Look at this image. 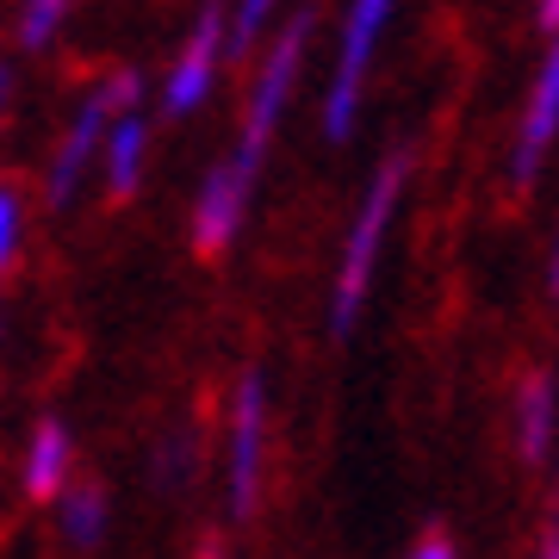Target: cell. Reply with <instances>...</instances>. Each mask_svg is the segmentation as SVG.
<instances>
[{
  "mask_svg": "<svg viewBox=\"0 0 559 559\" xmlns=\"http://www.w3.org/2000/svg\"><path fill=\"white\" fill-rule=\"evenodd\" d=\"M399 193H404V156H392L373 175L367 200H360V218L348 230V249H342V274H336V299H330V336H348L360 318V299L373 286V261H380V242H385V224L399 212Z\"/></svg>",
  "mask_w": 559,
  "mask_h": 559,
  "instance_id": "6da1fadb",
  "label": "cell"
},
{
  "mask_svg": "<svg viewBox=\"0 0 559 559\" xmlns=\"http://www.w3.org/2000/svg\"><path fill=\"white\" fill-rule=\"evenodd\" d=\"M305 38H311V13H299V20L280 32L274 50H267V62H261V75H255V94H249L242 143L230 150V156H224V168H230V175H242L249 187H255L261 156H267V143H274V124H280V112H286V94H293V81H299Z\"/></svg>",
  "mask_w": 559,
  "mask_h": 559,
  "instance_id": "7a4b0ae2",
  "label": "cell"
},
{
  "mask_svg": "<svg viewBox=\"0 0 559 559\" xmlns=\"http://www.w3.org/2000/svg\"><path fill=\"white\" fill-rule=\"evenodd\" d=\"M392 20V0H355L348 7V25H342V50H336V81H330V100H323V138L348 143L360 112V81H367V62L380 50V32Z\"/></svg>",
  "mask_w": 559,
  "mask_h": 559,
  "instance_id": "3957f363",
  "label": "cell"
},
{
  "mask_svg": "<svg viewBox=\"0 0 559 559\" xmlns=\"http://www.w3.org/2000/svg\"><path fill=\"white\" fill-rule=\"evenodd\" d=\"M554 138H559V32H554L547 62H540V75H535V94H528V106H522L516 156H510V180H516V187H535V175H540V162H547V150H554Z\"/></svg>",
  "mask_w": 559,
  "mask_h": 559,
  "instance_id": "277c9868",
  "label": "cell"
},
{
  "mask_svg": "<svg viewBox=\"0 0 559 559\" xmlns=\"http://www.w3.org/2000/svg\"><path fill=\"white\" fill-rule=\"evenodd\" d=\"M261 423H267V385L261 373H242L237 385V429H230V510L249 516L261 491Z\"/></svg>",
  "mask_w": 559,
  "mask_h": 559,
  "instance_id": "5b68a950",
  "label": "cell"
},
{
  "mask_svg": "<svg viewBox=\"0 0 559 559\" xmlns=\"http://www.w3.org/2000/svg\"><path fill=\"white\" fill-rule=\"evenodd\" d=\"M249 180L242 175H230V168H212L205 175V187H200V205H193V249L200 255H224L230 242H237V230H242V212H249Z\"/></svg>",
  "mask_w": 559,
  "mask_h": 559,
  "instance_id": "8992f818",
  "label": "cell"
},
{
  "mask_svg": "<svg viewBox=\"0 0 559 559\" xmlns=\"http://www.w3.org/2000/svg\"><path fill=\"white\" fill-rule=\"evenodd\" d=\"M218 50H224V13L218 7H205L200 25H193V38H187V50H180V62H175V75H168V94H162V106H168L175 119L205 100L212 69H218Z\"/></svg>",
  "mask_w": 559,
  "mask_h": 559,
  "instance_id": "52a82bcc",
  "label": "cell"
},
{
  "mask_svg": "<svg viewBox=\"0 0 559 559\" xmlns=\"http://www.w3.org/2000/svg\"><path fill=\"white\" fill-rule=\"evenodd\" d=\"M100 138H106V106L87 94V106H81V119L75 131L62 138L57 162H50V205H69L75 200V187H81V168L100 156Z\"/></svg>",
  "mask_w": 559,
  "mask_h": 559,
  "instance_id": "ba28073f",
  "label": "cell"
},
{
  "mask_svg": "<svg viewBox=\"0 0 559 559\" xmlns=\"http://www.w3.org/2000/svg\"><path fill=\"white\" fill-rule=\"evenodd\" d=\"M554 423H559V385H554V373H535L516 399V441H522V460H528V466L547 460Z\"/></svg>",
  "mask_w": 559,
  "mask_h": 559,
  "instance_id": "9c48e42d",
  "label": "cell"
},
{
  "mask_svg": "<svg viewBox=\"0 0 559 559\" xmlns=\"http://www.w3.org/2000/svg\"><path fill=\"white\" fill-rule=\"evenodd\" d=\"M100 143H106V187H112V200H131V187L143 175V150H150V124L138 112H124L112 124V138H100Z\"/></svg>",
  "mask_w": 559,
  "mask_h": 559,
  "instance_id": "30bf717a",
  "label": "cell"
},
{
  "mask_svg": "<svg viewBox=\"0 0 559 559\" xmlns=\"http://www.w3.org/2000/svg\"><path fill=\"white\" fill-rule=\"evenodd\" d=\"M62 479H69V429L62 423H38V436H32V460H25V491L32 498H57Z\"/></svg>",
  "mask_w": 559,
  "mask_h": 559,
  "instance_id": "8fae6325",
  "label": "cell"
},
{
  "mask_svg": "<svg viewBox=\"0 0 559 559\" xmlns=\"http://www.w3.org/2000/svg\"><path fill=\"white\" fill-rule=\"evenodd\" d=\"M106 528V491H94V485H75L69 498H62V535L75 540V547H94Z\"/></svg>",
  "mask_w": 559,
  "mask_h": 559,
  "instance_id": "7c38bea8",
  "label": "cell"
},
{
  "mask_svg": "<svg viewBox=\"0 0 559 559\" xmlns=\"http://www.w3.org/2000/svg\"><path fill=\"white\" fill-rule=\"evenodd\" d=\"M62 13H69V0H32V7H25V25H20L25 50H44V44L57 38Z\"/></svg>",
  "mask_w": 559,
  "mask_h": 559,
  "instance_id": "4fadbf2b",
  "label": "cell"
},
{
  "mask_svg": "<svg viewBox=\"0 0 559 559\" xmlns=\"http://www.w3.org/2000/svg\"><path fill=\"white\" fill-rule=\"evenodd\" d=\"M267 13H274V0H237V25H230V50H255V38H261V25H267Z\"/></svg>",
  "mask_w": 559,
  "mask_h": 559,
  "instance_id": "5bb4252c",
  "label": "cell"
},
{
  "mask_svg": "<svg viewBox=\"0 0 559 559\" xmlns=\"http://www.w3.org/2000/svg\"><path fill=\"white\" fill-rule=\"evenodd\" d=\"M138 87H143V81H138V69H119V75L106 81V87L94 94V100H100L106 112H131V106H138Z\"/></svg>",
  "mask_w": 559,
  "mask_h": 559,
  "instance_id": "9a60e30c",
  "label": "cell"
},
{
  "mask_svg": "<svg viewBox=\"0 0 559 559\" xmlns=\"http://www.w3.org/2000/svg\"><path fill=\"white\" fill-rule=\"evenodd\" d=\"M13 242H20V200H13V187H0V267L13 255Z\"/></svg>",
  "mask_w": 559,
  "mask_h": 559,
  "instance_id": "2e32d148",
  "label": "cell"
},
{
  "mask_svg": "<svg viewBox=\"0 0 559 559\" xmlns=\"http://www.w3.org/2000/svg\"><path fill=\"white\" fill-rule=\"evenodd\" d=\"M411 559H454V540H448V535H423V547Z\"/></svg>",
  "mask_w": 559,
  "mask_h": 559,
  "instance_id": "e0dca14e",
  "label": "cell"
},
{
  "mask_svg": "<svg viewBox=\"0 0 559 559\" xmlns=\"http://www.w3.org/2000/svg\"><path fill=\"white\" fill-rule=\"evenodd\" d=\"M540 25H547V32H559V0H540Z\"/></svg>",
  "mask_w": 559,
  "mask_h": 559,
  "instance_id": "ac0fdd59",
  "label": "cell"
},
{
  "mask_svg": "<svg viewBox=\"0 0 559 559\" xmlns=\"http://www.w3.org/2000/svg\"><path fill=\"white\" fill-rule=\"evenodd\" d=\"M547 286H554V299H559V237H554V267H547Z\"/></svg>",
  "mask_w": 559,
  "mask_h": 559,
  "instance_id": "d6986e66",
  "label": "cell"
},
{
  "mask_svg": "<svg viewBox=\"0 0 559 559\" xmlns=\"http://www.w3.org/2000/svg\"><path fill=\"white\" fill-rule=\"evenodd\" d=\"M540 559H559V528L547 535V547H540Z\"/></svg>",
  "mask_w": 559,
  "mask_h": 559,
  "instance_id": "ffe728a7",
  "label": "cell"
},
{
  "mask_svg": "<svg viewBox=\"0 0 559 559\" xmlns=\"http://www.w3.org/2000/svg\"><path fill=\"white\" fill-rule=\"evenodd\" d=\"M7 94H13V75H7V69H0V106H7Z\"/></svg>",
  "mask_w": 559,
  "mask_h": 559,
  "instance_id": "44dd1931",
  "label": "cell"
},
{
  "mask_svg": "<svg viewBox=\"0 0 559 559\" xmlns=\"http://www.w3.org/2000/svg\"><path fill=\"white\" fill-rule=\"evenodd\" d=\"M200 559H218V554H212V547H205V554H200Z\"/></svg>",
  "mask_w": 559,
  "mask_h": 559,
  "instance_id": "7402d4cb",
  "label": "cell"
},
{
  "mask_svg": "<svg viewBox=\"0 0 559 559\" xmlns=\"http://www.w3.org/2000/svg\"><path fill=\"white\" fill-rule=\"evenodd\" d=\"M554 528H559V522H554Z\"/></svg>",
  "mask_w": 559,
  "mask_h": 559,
  "instance_id": "603a6c76",
  "label": "cell"
}]
</instances>
